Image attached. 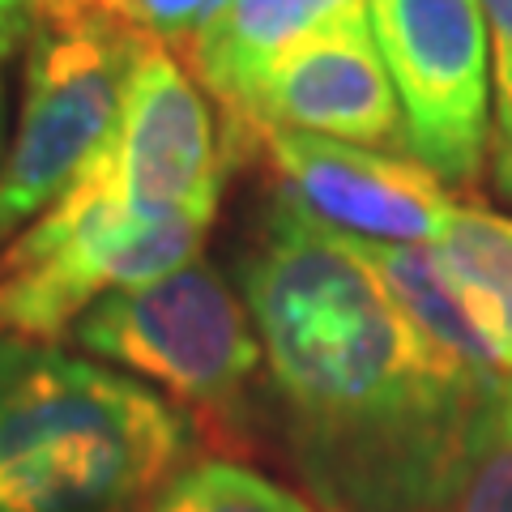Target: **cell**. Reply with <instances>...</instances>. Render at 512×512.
<instances>
[{"instance_id":"19","label":"cell","mask_w":512,"mask_h":512,"mask_svg":"<svg viewBox=\"0 0 512 512\" xmlns=\"http://www.w3.org/2000/svg\"><path fill=\"white\" fill-rule=\"evenodd\" d=\"M5 13H22V18H35L30 0H0V18H5Z\"/></svg>"},{"instance_id":"20","label":"cell","mask_w":512,"mask_h":512,"mask_svg":"<svg viewBox=\"0 0 512 512\" xmlns=\"http://www.w3.org/2000/svg\"><path fill=\"white\" fill-rule=\"evenodd\" d=\"M107 5H111V0H107Z\"/></svg>"},{"instance_id":"11","label":"cell","mask_w":512,"mask_h":512,"mask_svg":"<svg viewBox=\"0 0 512 512\" xmlns=\"http://www.w3.org/2000/svg\"><path fill=\"white\" fill-rule=\"evenodd\" d=\"M427 248L474 316L491 359L512 376V218L461 205L448 231Z\"/></svg>"},{"instance_id":"12","label":"cell","mask_w":512,"mask_h":512,"mask_svg":"<svg viewBox=\"0 0 512 512\" xmlns=\"http://www.w3.org/2000/svg\"><path fill=\"white\" fill-rule=\"evenodd\" d=\"M350 248H355L359 261L380 278V286L393 295L397 308H402L440 350H448V355L474 367V372H500V363L491 359L474 316L466 312V303H461V295L453 291V282L444 278V269L436 265L431 248L367 244V239H350Z\"/></svg>"},{"instance_id":"10","label":"cell","mask_w":512,"mask_h":512,"mask_svg":"<svg viewBox=\"0 0 512 512\" xmlns=\"http://www.w3.org/2000/svg\"><path fill=\"white\" fill-rule=\"evenodd\" d=\"M355 13H367V0H231L184 60L227 120L286 52Z\"/></svg>"},{"instance_id":"1","label":"cell","mask_w":512,"mask_h":512,"mask_svg":"<svg viewBox=\"0 0 512 512\" xmlns=\"http://www.w3.org/2000/svg\"><path fill=\"white\" fill-rule=\"evenodd\" d=\"M299 478L325 512H444L504 372L397 308L350 239L278 201L235 265Z\"/></svg>"},{"instance_id":"15","label":"cell","mask_w":512,"mask_h":512,"mask_svg":"<svg viewBox=\"0 0 512 512\" xmlns=\"http://www.w3.org/2000/svg\"><path fill=\"white\" fill-rule=\"evenodd\" d=\"M491 30V184L512 205V0H483Z\"/></svg>"},{"instance_id":"8","label":"cell","mask_w":512,"mask_h":512,"mask_svg":"<svg viewBox=\"0 0 512 512\" xmlns=\"http://www.w3.org/2000/svg\"><path fill=\"white\" fill-rule=\"evenodd\" d=\"M269 128L406 154L402 103L372 35V13L342 18L261 73L244 107L222 124L227 158L261 146Z\"/></svg>"},{"instance_id":"2","label":"cell","mask_w":512,"mask_h":512,"mask_svg":"<svg viewBox=\"0 0 512 512\" xmlns=\"http://www.w3.org/2000/svg\"><path fill=\"white\" fill-rule=\"evenodd\" d=\"M192 444L197 423L150 384L0 338V512H141Z\"/></svg>"},{"instance_id":"5","label":"cell","mask_w":512,"mask_h":512,"mask_svg":"<svg viewBox=\"0 0 512 512\" xmlns=\"http://www.w3.org/2000/svg\"><path fill=\"white\" fill-rule=\"evenodd\" d=\"M73 342L218 419L244 406L248 384L265 367L244 295L205 256L103 295L73 325Z\"/></svg>"},{"instance_id":"3","label":"cell","mask_w":512,"mask_h":512,"mask_svg":"<svg viewBox=\"0 0 512 512\" xmlns=\"http://www.w3.org/2000/svg\"><path fill=\"white\" fill-rule=\"evenodd\" d=\"M150 43L111 9L35 18L22 60V116L0 163V244L26 231L107 146Z\"/></svg>"},{"instance_id":"18","label":"cell","mask_w":512,"mask_h":512,"mask_svg":"<svg viewBox=\"0 0 512 512\" xmlns=\"http://www.w3.org/2000/svg\"><path fill=\"white\" fill-rule=\"evenodd\" d=\"M9 150V90H5V73H0V163Z\"/></svg>"},{"instance_id":"7","label":"cell","mask_w":512,"mask_h":512,"mask_svg":"<svg viewBox=\"0 0 512 512\" xmlns=\"http://www.w3.org/2000/svg\"><path fill=\"white\" fill-rule=\"evenodd\" d=\"M86 167L99 171L111 197L146 227L214 222L227 146L218 137L210 94L163 43L141 52L120 120Z\"/></svg>"},{"instance_id":"6","label":"cell","mask_w":512,"mask_h":512,"mask_svg":"<svg viewBox=\"0 0 512 512\" xmlns=\"http://www.w3.org/2000/svg\"><path fill=\"white\" fill-rule=\"evenodd\" d=\"M406 120V154L448 188L491 158V30L483 0H367Z\"/></svg>"},{"instance_id":"14","label":"cell","mask_w":512,"mask_h":512,"mask_svg":"<svg viewBox=\"0 0 512 512\" xmlns=\"http://www.w3.org/2000/svg\"><path fill=\"white\" fill-rule=\"evenodd\" d=\"M444 512H512V376L487 393Z\"/></svg>"},{"instance_id":"4","label":"cell","mask_w":512,"mask_h":512,"mask_svg":"<svg viewBox=\"0 0 512 512\" xmlns=\"http://www.w3.org/2000/svg\"><path fill=\"white\" fill-rule=\"evenodd\" d=\"M210 222L146 227L111 197L103 175H82L0 252V338L52 342L94 303L163 278L201 256Z\"/></svg>"},{"instance_id":"13","label":"cell","mask_w":512,"mask_h":512,"mask_svg":"<svg viewBox=\"0 0 512 512\" xmlns=\"http://www.w3.org/2000/svg\"><path fill=\"white\" fill-rule=\"evenodd\" d=\"M141 512H320L278 478L231 457H201L180 466Z\"/></svg>"},{"instance_id":"16","label":"cell","mask_w":512,"mask_h":512,"mask_svg":"<svg viewBox=\"0 0 512 512\" xmlns=\"http://www.w3.org/2000/svg\"><path fill=\"white\" fill-rule=\"evenodd\" d=\"M227 5L231 0H111V9L124 22H133L141 35L163 43L167 52H184V56Z\"/></svg>"},{"instance_id":"17","label":"cell","mask_w":512,"mask_h":512,"mask_svg":"<svg viewBox=\"0 0 512 512\" xmlns=\"http://www.w3.org/2000/svg\"><path fill=\"white\" fill-rule=\"evenodd\" d=\"M30 26H35V18H22V13H5L0 18V64L18 52V43L30 39Z\"/></svg>"},{"instance_id":"9","label":"cell","mask_w":512,"mask_h":512,"mask_svg":"<svg viewBox=\"0 0 512 512\" xmlns=\"http://www.w3.org/2000/svg\"><path fill=\"white\" fill-rule=\"evenodd\" d=\"M261 141L278 175V201L329 235L427 248L461 210L453 188L410 154L291 128H269Z\"/></svg>"}]
</instances>
